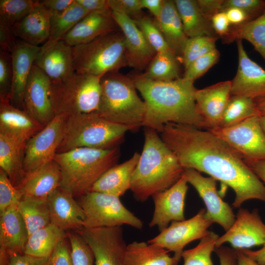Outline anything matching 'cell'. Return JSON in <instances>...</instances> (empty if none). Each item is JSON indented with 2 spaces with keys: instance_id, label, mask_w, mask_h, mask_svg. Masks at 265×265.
I'll list each match as a JSON object with an SVG mask.
<instances>
[{
  "instance_id": "16",
  "label": "cell",
  "mask_w": 265,
  "mask_h": 265,
  "mask_svg": "<svg viewBox=\"0 0 265 265\" xmlns=\"http://www.w3.org/2000/svg\"><path fill=\"white\" fill-rule=\"evenodd\" d=\"M187 182L183 175L168 189L154 194L153 216L149 227H157L159 232L173 221L184 220L186 194L188 188Z\"/></svg>"
},
{
  "instance_id": "3",
  "label": "cell",
  "mask_w": 265,
  "mask_h": 265,
  "mask_svg": "<svg viewBox=\"0 0 265 265\" xmlns=\"http://www.w3.org/2000/svg\"><path fill=\"white\" fill-rule=\"evenodd\" d=\"M141 154L132 176L131 190L135 199L145 202L166 190L183 176L184 168L155 130L144 128Z\"/></svg>"
},
{
  "instance_id": "32",
  "label": "cell",
  "mask_w": 265,
  "mask_h": 265,
  "mask_svg": "<svg viewBox=\"0 0 265 265\" xmlns=\"http://www.w3.org/2000/svg\"><path fill=\"white\" fill-rule=\"evenodd\" d=\"M25 146L0 134V169L17 187L26 176L23 168Z\"/></svg>"
},
{
  "instance_id": "6",
  "label": "cell",
  "mask_w": 265,
  "mask_h": 265,
  "mask_svg": "<svg viewBox=\"0 0 265 265\" xmlns=\"http://www.w3.org/2000/svg\"><path fill=\"white\" fill-rule=\"evenodd\" d=\"M128 127L111 122L96 112L68 115L57 153L86 147L110 149L119 147Z\"/></svg>"
},
{
  "instance_id": "11",
  "label": "cell",
  "mask_w": 265,
  "mask_h": 265,
  "mask_svg": "<svg viewBox=\"0 0 265 265\" xmlns=\"http://www.w3.org/2000/svg\"><path fill=\"white\" fill-rule=\"evenodd\" d=\"M67 116L63 114L56 115L26 142L23 162L26 176L53 160L63 138Z\"/></svg>"
},
{
  "instance_id": "7",
  "label": "cell",
  "mask_w": 265,
  "mask_h": 265,
  "mask_svg": "<svg viewBox=\"0 0 265 265\" xmlns=\"http://www.w3.org/2000/svg\"><path fill=\"white\" fill-rule=\"evenodd\" d=\"M72 47L73 68L78 73L102 77L129 66L121 31Z\"/></svg>"
},
{
  "instance_id": "37",
  "label": "cell",
  "mask_w": 265,
  "mask_h": 265,
  "mask_svg": "<svg viewBox=\"0 0 265 265\" xmlns=\"http://www.w3.org/2000/svg\"><path fill=\"white\" fill-rule=\"evenodd\" d=\"M178 57L171 52L157 53L140 76L158 81H169L180 77Z\"/></svg>"
},
{
  "instance_id": "55",
  "label": "cell",
  "mask_w": 265,
  "mask_h": 265,
  "mask_svg": "<svg viewBox=\"0 0 265 265\" xmlns=\"http://www.w3.org/2000/svg\"><path fill=\"white\" fill-rule=\"evenodd\" d=\"M213 29L216 34L221 37L226 35L231 27V24L223 11L214 15L211 19Z\"/></svg>"
},
{
  "instance_id": "34",
  "label": "cell",
  "mask_w": 265,
  "mask_h": 265,
  "mask_svg": "<svg viewBox=\"0 0 265 265\" xmlns=\"http://www.w3.org/2000/svg\"><path fill=\"white\" fill-rule=\"evenodd\" d=\"M222 38L226 43L238 40L248 41L265 61V12L243 24L231 26L229 32Z\"/></svg>"
},
{
  "instance_id": "52",
  "label": "cell",
  "mask_w": 265,
  "mask_h": 265,
  "mask_svg": "<svg viewBox=\"0 0 265 265\" xmlns=\"http://www.w3.org/2000/svg\"><path fill=\"white\" fill-rule=\"evenodd\" d=\"M8 265H49V258H39L26 254L10 256Z\"/></svg>"
},
{
  "instance_id": "1",
  "label": "cell",
  "mask_w": 265,
  "mask_h": 265,
  "mask_svg": "<svg viewBox=\"0 0 265 265\" xmlns=\"http://www.w3.org/2000/svg\"><path fill=\"white\" fill-rule=\"evenodd\" d=\"M160 133L184 168L205 173L233 190L234 208H240L251 199L265 203V186L247 165L242 156L209 130L170 123Z\"/></svg>"
},
{
  "instance_id": "29",
  "label": "cell",
  "mask_w": 265,
  "mask_h": 265,
  "mask_svg": "<svg viewBox=\"0 0 265 265\" xmlns=\"http://www.w3.org/2000/svg\"><path fill=\"white\" fill-rule=\"evenodd\" d=\"M140 155L135 152L129 159L110 167L95 182L89 191L104 193L120 198L131 189L132 176Z\"/></svg>"
},
{
  "instance_id": "62",
  "label": "cell",
  "mask_w": 265,
  "mask_h": 265,
  "mask_svg": "<svg viewBox=\"0 0 265 265\" xmlns=\"http://www.w3.org/2000/svg\"><path fill=\"white\" fill-rule=\"evenodd\" d=\"M235 250L237 255L238 265H260L256 261L243 253L241 250Z\"/></svg>"
},
{
  "instance_id": "58",
  "label": "cell",
  "mask_w": 265,
  "mask_h": 265,
  "mask_svg": "<svg viewBox=\"0 0 265 265\" xmlns=\"http://www.w3.org/2000/svg\"><path fill=\"white\" fill-rule=\"evenodd\" d=\"M88 12H104L110 10L107 0H76Z\"/></svg>"
},
{
  "instance_id": "10",
  "label": "cell",
  "mask_w": 265,
  "mask_h": 265,
  "mask_svg": "<svg viewBox=\"0 0 265 265\" xmlns=\"http://www.w3.org/2000/svg\"><path fill=\"white\" fill-rule=\"evenodd\" d=\"M206 209H201L193 217L182 221H173L147 242L174 253L181 260L185 246L191 242L201 239L210 231L213 222L206 216Z\"/></svg>"
},
{
  "instance_id": "57",
  "label": "cell",
  "mask_w": 265,
  "mask_h": 265,
  "mask_svg": "<svg viewBox=\"0 0 265 265\" xmlns=\"http://www.w3.org/2000/svg\"><path fill=\"white\" fill-rule=\"evenodd\" d=\"M75 0H40V3L49 10L52 14H60L67 10Z\"/></svg>"
},
{
  "instance_id": "26",
  "label": "cell",
  "mask_w": 265,
  "mask_h": 265,
  "mask_svg": "<svg viewBox=\"0 0 265 265\" xmlns=\"http://www.w3.org/2000/svg\"><path fill=\"white\" fill-rule=\"evenodd\" d=\"M61 180L60 167L53 160L26 175L17 188L22 192L23 198L47 201L60 187Z\"/></svg>"
},
{
  "instance_id": "2",
  "label": "cell",
  "mask_w": 265,
  "mask_h": 265,
  "mask_svg": "<svg viewBox=\"0 0 265 265\" xmlns=\"http://www.w3.org/2000/svg\"><path fill=\"white\" fill-rule=\"evenodd\" d=\"M131 78L145 105L142 127L158 133L170 123L206 129L196 107L194 82L183 77L169 81L149 80L140 75Z\"/></svg>"
},
{
  "instance_id": "28",
  "label": "cell",
  "mask_w": 265,
  "mask_h": 265,
  "mask_svg": "<svg viewBox=\"0 0 265 265\" xmlns=\"http://www.w3.org/2000/svg\"><path fill=\"white\" fill-rule=\"evenodd\" d=\"M52 13L40 3L25 18L12 26L16 37L29 44L40 46L48 40L50 32Z\"/></svg>"
},
{
  "instance_id": "61",
  "label": "cell",
  "mask_w": 265,
  "mask_h": 265,
  "mask_svg": "<svg viewBox=\"0 0 265 265\" xmlns=\"http://www.w3.org/2000/svg\"><path fill=\"white\" fill-rule=\"evenodd\" d=\"M241 251L256 261L260 265H265V243L260 249L252 251L249 249H239Z\"/></svg>"
},
{
  "instance_id": "23",
  "label": "cell",
  "mask_w": 265,
  "mask_h": 265,
  "mask_svg": "<svg viewBox=\"0 0 265 265\" xmlns=\"http://www.w3.org/2000/svg\"><path fill=\"white\" fill-rule=\"evenodd\" d=\"M231 80L221 81L197 89L195 102L207 130L219 126L224 110L231 96Z\"/></svg>"
},
{
  "instance_id": "13",
  "label": "cell",
  "mask_w": 265,
  "mask_h": 265,
  "mask_svg": "<svg viewBox=\"0 0 265 265\" xmlns=\"http://www.w3.org/2000/svg\"><path fill=\"white\" fill-rule=\"evenodd\" d=\"M91 248L95 265H125L127 244L122 226L77 230Z\"/></svg>"
},
{
  "instance_id": "35",
  "label": "cell",
  "mask_w": 265,
  "mask_h": 265,
  "mask_svg": "<svg viewBox=\"0 0 265 265\" xmlns=\"http://www.w3.org/2000/svg\"><path fill=\"white\" fill-rule=\"evenodd\" d=\"M66 236L65 231L51 223L29 236L24 253L39 258H49L57 243Z\"/></svg>"
},
{
  "instance_id": "17",
  "label": "cell",
  "mask_w": 265,
  "mask_h": 265,
  "mask_svg": "<svg viewBox=\"0 0 265 265\" xmlns=\"http://www.w3.org/2000/svg\"><path fill=\"white\" fill-rule=\"evenodd\" d=\"M51 80L33 64L24 95V109L43 127L55 117L51 97Z\"/></svg>"
},
{
  "instance_id": "63",
  "label": "cell",
  "mask_w": 265,
  "mask_h": 265,
  "mask_svg": "<svg viewBox=\"0 0 265 265\" xmlns=\"http://www.w3.org/2000/svg\"><path fill=\"white\" fill-rule=\"evenodd\" d=\"M255 101L259 115H265V98Z\"/></svg>"
},
{
  "instance_id": "47",
  "label": "cell",
  "mask_w": 265,
  "mask_h": 265,
  "mask_svg": "<svg viewBox=\"0 0 265 265\" xmlns=\"http://www.w3.org/2000/svg\"><path fill=\"white\" fill-rule=\"evenodd\" d=\"M13 80L11 53L0 51V98H9Z\"/></svg>"
},
{
  "instance_id": "33",
  "label": "cell",
  "mask_w": 265,
  "mask_h": 265,
  "mask_svg": "<svg viewBox=\"0 0 265 265\" xmlns=\"http://www.w3.org/2000/svg\"><path fill=\"white\" fill-rule=\"evenodd\" d=\"M174 2L188 38L217 36L211 21L204 16L197 0H175Z\"/></svg>"
},
{
  "instance_id": "18",
  "label": "cell",
  "mask_w": 265,
  "mask_h": 265,
  "mask_svg": "<svg viewBox=\"0 0 265 265\" xmlns=\"http://www.w3.org/2000/svg\"><path fill=\"white\" fill-rule=\"evenodd\" d=\"M238 68L231 80V95L246 97L254 100L265 98V70L251 60L242 40H237Z\"/></svg>"
},
{
  "instance_id": "30",
  "label": "cell",
  "mask_w": 265,
  "mask_h": 265,
  "mask_svg": "<svg viewBox=\"0 0 265 265\" xmlns=\"http://www.w3.org/2000/svg\"><path fill=\"white\" fill-rule=\"evenodd\" d=\"M155 20L170 50L177 57L182 58L189 38L185 32L174 0H165L160 15Z\"/></svg>"
},
{
  "instance_id": "24",
  "label": "cell",
  "mask_w": 265,
  "mask_h": 265,
  "mask_svg": "<svg viewBox=\"0 0 265 265\" xmlns=\"http://www.w3.org/2000/svg\"><path fill=\"white\" fill-rule=\"evenodd\" d=\"M40 47L19 40L11 53L13 80L9 100L16 107L24 109L23 99L26 86Z\"/></svg>"
},
{
  "instance_id": "60",
  "label": "cell",
  "mask_w": 265,
  "mask_h": 265,
  "mask_svg": "<svg viewBox=\"0 0 265 265\" xmlns=\"http://www.w3.org/2000/svg\"><path fill=\"white\" fill-rule=\"evenodd\" d=\"M142 8L147 9L158 19L162 12L165 0H140Z\"/></svg>"
},
{
  "instance_id": "38",
  "label": "cell",
  "mask_w": 265,
  "mask_h": 265,
  "mask_svg": "<svg viewBox=\"0 0 265 265\" xmlns=\"http://www.w3.org/2000/svg\"><path fill=\"white\" fill-rule=\"evenodd\" d=\"M17 208L21 214L28 233L51 224L50 214L47 201L23 198Z\"/></svg>"
},
{
  "instance_id": "15",
  "label": "cell",
  "mask_w": 265,
  "mask_h": 265,
  "mask_svg": "<svg viewBox=\"0 0 265 265\" xmlns=\"http://www.w3.org/2000/svg\"><path fill=\"white\" fill-rule=\"evenodd\" d=\"M226 243L235 249H248L265 243V224L258 209L249 211L239 208L233 224L217 239L216 247Z\"/></svg>"
},
{
  "instance_id": "42",
  "label": "cell",
  "mask_w": 265,
  "mask_h": 265,
  "mask_svg": "<svg viewBox=\"0 0 265 265\" xmlns=\"http://www.w3.org/2000/svg\"><path fill=\"white\" fill-rule=\"evenodd\" d=\"M37 3L38 0H0V18L12 27L28 15Z\"/></svg>"
},
{
  "instance_id": "19",
  "label": "cell",
  "mask_w": 265,
  "mask_h": 265,
  "mask_svg": "<svg viewBox=\"0 0 265 265\" xmlns=\"http://www.w3.org/2000/svg\"><path fill=\"white\" fill-rule=\"evenodd\" d=\"M44 127L26 109L12 105L9 98H0V134L26 144Z\"/></svg>"
},
{
  "instance_id": "39",
  "label": "cell",
  "mask_w": 265,
  "mask_h": 265,
  "mask_svg": "<svg viewBox=\"0 0 265 265\" xmlns=\"http://www.w3.org/2000/svg\"><path fill=\"white\" fill-rule=\"evenodd\" d=\"M255 115L259 114L254 100L242 96L231 95L218 127H231Z\"/></svg>"
},
{
  "instance_id": "56",
  "label": "cell",
  "mask_w": 265,
  "mask_h": 265,
  "mask_svg": "<svg viewBox=\"0 0 265 265\" xmlns=\"http://www.w3.org/2000/svg\"><path fill=\"white\" fill-rule=\"evenodd\" d=\"M222 11L225 13L230 24L233 26H238L252 20L245 12L237 7L227 8Z\"/></svg>"
},
{
  "instance_id": "45",
  "label": "cell",
  "mask_w": 265,
  "mask_h": 265,
  "mask_svg": "<svg viewBox=\"0 0 265 265\" xmlns=\"http://www.w3.org/2000/svg\"><path fill=\"white\" fill-rule=\"evenodd\" d=\"M220 56L219 51L216 49L210 53L198 57L191 62L185 69L183 78L194 82L204 75L218 61Z\"/></svg>"
},
{
  "instance_id": "54",
  "label": "cell",
  "mask_w": 265,
  "mask_h": 265,
  "mask_svg": "<svg viewBox=\"0 0 265 265\" xmlns=\"http://www.w3.org/2000/svg\"><path fill=\"white\" fill-rule=\"evenodd\" d=\"M204 16L211 21L216 14L222 12L224 0H197Z\"/></svg>"
},
{
  "instance_id": "59",
  "label": "cell",
  "mask_w": 265,
  "mask_h": 265,
  "mask_svg": "<svg viewBox=\"0 0 265 265\" xmlns=\"http://www.w3.org/2000/svg\"><path fill=\"white\" fill-rule=\"evenodd\" d=\"M244 160L247 165L265 186V159H244Z\"/></svg>"
},
{
  "instance_id": "48",
  "label": "cell",
  "mask_w": 265,
  "mask_h": 265,
  "mask_svg": "<svg viewBox=\"0 0 265 265\" xmlns=\"http://www.w3.org/2000/svg\"><path fill=\"white\" fill-rule=\"evenodd\" d=\"M231 7L242 9L253 20L265 12V0H224L222 11Z\"/></svg>"
},
{
  "instance_id": "14",
  "label": "cell",
  "mask_w": 265,
  "mask_h": 265,
  "mask_svg": "<svg viewBox=\"0 0 265 265\" xmlns=\"http://www.w3.org/2000/svg\"><path fill=\"white\" fill-rule=\"evenodd\" d=\"M183 175L188 184L196 189L206 206V217L213 223L219 225L226 232L233 224L236 216L232 207L220 196L216 180L204 177L192 168H184Z\"/></svg>"
},
{
  "instance_id": "8",
  "label": "cell",
  "mask_w": 265,
  "mask_h": 265,
  "mask_svg": "<svg viewBox=\"0 0 265 265\" xmlns=\"http://www.w3.org/2000/svg\"><path fill=\"white\" fill-rule=\"evenodd\" d=\"M101 78L75 72L60 82H51V97L55 115L97 112L102 94Z\"/></svg>"
},
{
  "instance_id": "53",
  "label": "cell",
  "mask_w": 265,
  "mask_h": 265,
  "mask_svg": "<svg viewBox=\"0 0 265 265\" xmlns=\"http://www.w3.org/2000/svg\"><path fill=\"white\" fill-rule=\"evenodd\" d=\"M214 252L219 259V265H238L237 252L232 247L223 245L215 247Z\"/></svg>"
},
{
  "instance_id": "41",
  "label": "cell",
  "mask_w": 265,
  "mask_h": 265,
  "mask_svg": "<svg viewBox=\"0 0 265 265\" xmlns=\"http://www.w3.org/2000/svg\"><path fill=\"white\" fill-rule=\"evenodd\" d=\"M217 36H201L189 38L182 56L185 69L196 59L216 49Z\"/></svg>"
},
{
  "instance_id": "25",
  "label": "cell",
  "mask_w": 265,
  "mask_h": 265,
  "mask_svg": "<svg viewBox=\"0 0 265 265\" xmlns=\"http://www.w3.org/2000/svg\"><path fill=\"white\" fill-rule=\"evenodd\" d=\"M119 28L112 17L111 10L92 12L80 20L62 40L68 45L74 47L87 43L108 33L119 31Z\"/></svg>"
},
{
  "instance_id": "44",
  "label": "cell",
  "mask_w": 265,
  "mask_h": 265,
  "mask_svg": "<svg viewBox=\"0 0 265 265\" xmlns=\"http://www.w3.org/2000/svg\"><path fill=\"white\" fill-rule=\"evenodd\" d=\"M74 265H95L93 252L78 232H67Z\"/></svg>"
},
{
  "instance_id": "21",
  "label": "cell",
  "mask_w": 265,
  "mask_h": 265,
  "mask_svg": "<svg viewBox=\"0 0 265 265\" xmlns=\"http://www.w3.org/2000/svg\"><path fill=\"white\" fill-rule=\"evenodd\" d=\"M47 202L51 224L65 232L84 228V212L71 192L59 187L49 196Z\"/></svg>"
},
{
  "instance_id": "36",
  "label": "cell",
  "mask_w": 265,
  "mask_h": 265,
  "mask_svg": "<svg viewBox=\"0 0 265 265\" xmlns=\"http://www.w3.org/2000/svg\"><path fill=\"white\" fill-rule=\"evenodd\" d=\"M89 13L75 0L63 12L52 14L50 35L43 44L49 45L62 40L70 30Z\"/></svg>"
},
{
  "instance_id": "27",
  "label": "cell",
  "mask_w": 265,
  "mask_h": 265,
  "mask_svg": "<svg viewBox=\"0 0 265 265\" xmlns=\"http://www.w3.org/2000/svg\"><path fill=\"white\" fill-rule=\"evenodd\" d=\"M0 215V251L10 256L24 254L28 233L17 205L8 208Z\"/></svg>"
},
{
  "instance_id": "50",
  "label": "cell",
  "mask_w": 265,
  "mask_h": 265,
  "mask_svg": "<svg viewBox=\"0 0 265 265\" xmlns=\"http://www.w3.org/2000/svg\"><path fill=\"white\" fill-rule=\"evenodd\" d=\"M49 265H74L71 248L66 243L65 238L55 247L49 258Z\"/></svg>"
},
{
  "instance_id": "31",
  "label": "cell",
  "mask_w": 265,
  "mask_h": 265,
  "mask_svg": "<svg viewBox=\"0 0 265 265\" xmlns=\"http://www.w3.org/2000/svg\"><path fill=\"white\" fill-rule=\"evenodd\" d=\"M169 252L147 242L133 241L127 244L125 265H178L180 260Z\"/></svg>"
},
{
  "instance_id": "49",
  "label": "cell",
  "mask_w": 265,
  "mask_h": 265,
  "mask_svg": "<svg viewBox=\"0 0 265 265\" xmlns=\"http://www.w3.org/2000/svg\"><path fill=\"white\" fill-rule=\"evenodd\" d=\"M112 11L126 15L133 20L144 15L140 0H107Z\"/></svg>"
},
{
  "instance_id": "64",
  "label": "cell",
  "mask_w": 265,
  "mask_h": 265,
  "mask_svg": "<svg viewBox=\"0 0 265 265\" xmlns=\"http://www.w3.org/2000/svg\"><path fill=\"white\" fill-rule=\"evenodd\" d=\"M259 122L261 128L265 134V115L259 116Z\"/></svg>"
},
{
  "instance_id": "43",
  "label": "cell",
  "mask_w": 265,
  "mask_h": 265,
  "mask_svg": "<svg viewBox=\"0 0 265 265\" xmlns=\"http://www.w3.org/2000/svg\"><path fill=\"white\" fill-rule=\"evenodd\" d=\"M133 20L157 53L171 51L155 19L144 15Z\"/></svg>"
},
{
  "instance_id": "5",
  "label": "cell",
  "mask_w": 265,
  "mask_h": 265,
  "mask_svg": "<svg viewBox=\"0 0 265 265\" xmlns=\"http://www.w3.org/2000/svg\"><path fill=\"white\" fill-rule=\"evenodd\" d=\"M102 94L96 112L104 118L136 132L142 127L145 105L131 77L119 72L101 77Z\"/></svg>"
},
{
  "instance_id": "20",
  "label": "cell",
  "mask_w": 265,
  "mask_h": 265,
  "mask_svg": "<svg viewBox=\"0 0 265 265\" xmlns=\"http://www.w3.org/2000/svg\"><path fill=\"white\" fill-rule=\"evenodd\" d=\"M112 17L122 32L125 40L129 66L135 69L146 68L157 53L130 17L111 11Z\"/></svg>"
},
{
  "instance_id": "12",
  "label": "cell",
  "mask_w": 265,
  "mask_h": 265,
  "mask_svg": "<svg viewBox=\"0 0 265 265\" xmlns=\"http://www.w3.org/2000/svg\"><path fill=\"white\" fill-rule=\"evenodd\" d=\"M207 130L236 150L244 159H265V134L260 126L259 115L231 127Z\"/></svg>"
},
{
  "instance_id": "51",
  "label": "cell",
  "mask_w": 265,
  "mask_h": 265,
  "mask_svg": "<svg viewBox=\"0 0 265 265\" xmlns=\"http://www.w3.org/2000/svg\"><path fill=\"white\" fill-rule=\"evenodd\" d=\"M15 37L12 26L0 18V50L11 53L16 45Z\"/></svg>"
},
{
  "instance_id": "40",
  "label": "cell",
  "mask_w": 265,
  "mask_h": 265,
  "mask_svg": "<svg viewBox=\"0 0 265 265\" xmlns=\"http://www.w3.org/2000/svg\"><path fill=\"white\" fill-rule=\"evenodd\" d=\"M219 237L217 234L210 231L195 247L184 250L182 254L183 265H214L212 256Z\"/></svg>"
},
{
  "instance_id": "9",
  "label": "cell",
  "mask_w": 265,
  "mask_h": 265,
  "mask_svg": "<svg viewBox=\"0 0 265 265\" xmlns=\"http://www.w3.org/2000/svg\"><path fill=\"white\" fill-rule=\"evenodd\" d=\"M78 202L85 215L84 228L113 227L123 225L138 230L143 228L141 219L124 206L119 197L88 191L80 197Z\"/></svg>"
},
{
  "instance_id": "4",
  "label": "cell",
  "mask_w": 265,
  "mask_h": 265,
  "mask_svg": "<svg viewBox=\"0 0 265 265\" xmlns=\"http://www.w3.org/2000/svg\"><path fill=\"white\" fill-rule=\"evenodd\" d=\"M120 148L98 149L86 147L56 153L53 160L62 175L60 187L80 197L90 191L108 169L117 164Z\"/></svg>"
},
{
  "instance_id": "46",
  "label": "cell",
  "mask_w": 265,
  "mask_h": 265,
  "mask_svg": "<svg viewBox=\"0 0 265 265\" xmlns=\"http://www.w3.org/2000/svg\"><path fill=\"white\" fill-rule=\"evenodd\" d=\"M23 198L21 190L14 186L0 169V214L8 208L17 205Z\"/></svg>"
},
{
  "instance_id": "22",
  "label": "cell",
  "mask_w": 265,
  "mask_h": 265,
  "mask_svg": "<svg viewBox=\"0 0 265 265\" xmlns=\"http://www.w3.org/2000/svg\"><path fill=\"white\" fill-rule=\"evenodd\" d=\"M34 64L48 76L51 82H60L75 72L72 47L62 40L49 45L43 44Z\"/></svg>"
}]
</instances>
